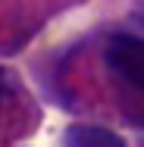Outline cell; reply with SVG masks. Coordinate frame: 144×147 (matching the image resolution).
Masks as SVG:
<instances>
[{
  "label": "cell",
  "instance_id": "1",
  "mask_svg": "<svg viewBox=\"0 0 144 147\" xmlns=\"http://www.w3.org/2000/svg\"><path fill=\"white\" fill-rule=\"evenodd\" d=\"M103 59L122 82L144 91V38L138 34H113L103 47Z\"/></svg>",
  "mask_w": 144,
  "mask_h": 147
},
{
  "label": "cell",
  "instance_id": "2",
  "mask_svg": "<svg viewBox=\"0 0 144 147\" xmlns=\"http://www.w3.org/2000/svg\"><path fill=\"white\" fill-rule=\"evenodd\" d=\"M66 147H125V141L103 125H72L66 131Z\"/></svg>",
  "mask_w": 144,
  "mask_h": 147
},
{
  "label": "cell",
  "instance_id": "3",
  "mask_svg": "<svg viewBox=\"0 0 144 147\" xmlns=\"http://www.w3.org/2000/svg\"><path fill=\"white\" fill-rule=\"evenodd\" d=\"M3 91H6V72L0 69V97H3Z\"/></svg>",
  "mask_w": 144,
  "mask_h": 147
}]
</instances>
